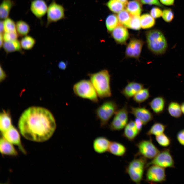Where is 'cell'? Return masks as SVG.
I'll list each match as a JSON object with an SVG mask.
<instances>
[{
  "instance_id": "1",
  "label": "cell",
  "mask_w": 184,
  "mask_h": 184,
  "mask_svg": "<svg viewBox=\"0 0 184 184\" xmlns=\"http://www.w3.org/2000/svg\"><path fill=\"white\" fill-rule=\"evenodd\" d=\"M18 127L20 133L26 139L42 142L52 137L56 129V124L49 111L42 107H32L22 113Z\"/></svg>"
},
{
  "instance_id": "3",
  "label": "cell",
  "mask_w": 184,
  "mask_h": 184,
  "mask_svg": "<svg viewBox=\"0 0 184 184\" xmlns=\"http://www.w3.org/2000/svg\"><path fill=\"white\" fill-rule=\"evenodd\" d=\"M148 47L153 53L156 54L164 53L167 48L166 39L161 31L153 29L147 31L146 33Z\"/></svg>"
},
{
  "instance_id": "4",
  "label": "cell",
  "mask_w": 184,
  "mask_h": 184,
  "mask_svg": "<svg viewBox=\"0 0 184 184\" xmlns=\"http://www.w3.org/2000/svg\"><path fill=\"white\" fill-rule=\"evenodd\" d=\"M73 89L74 94L80 98L95 103L98 102V96L90 80H82L75 83Z\"/></svg>"
},
{
  "instance_id": "29",
  "label": "cell",
  "mask_w": 184,
  "mask_h": 184,
  "mask_svg": "<svg viewBox=\"0 0 184 184\" xmlns=\"http://www.w3.org/2000/svg\"><path fill=\"white\" fill-rule=\"evenodd\" d=\"M150 97L149 88H143L133 97V100L139 105L147 100Z\"/></svg>"
},
{
  "instance_id": "51",
  "label": "cell",
  "mask_w": 184,
  "mask_h": 184,
  "mask_svg": "<svg viewBox=\"0 0 184 184\" xmlns=\"http://www.w3.org/2000/svg\"><path fill=\"white\" fill-rule=\"evenodd\" d=\"M124 4V5L128 2V0H117Z\"/></svg>"
},
{
  "instance_id": "21",
  "label": "cell",
  "mask_w": 184,
  "mask_h": 184,
  "mask_svg": "<svg viewBox=\"0 0 184 184\" xmlns=\"http://www.w3.org/2000/svg\"><path fill=\"white\" fill-rule=\"evenodd\" d=\"M0 152L3 155L14 156L18 154L13 144L3 136L0 140Z\"/></svg>"
},
{
  "instance_id": "15",
  "label": "cell",
  "mask_w": 184,
  "mask_h": 184,
  "mask_svg": "<svg viewBox=\"0 0 184 184\" xmlns=\"http://www.w3.org/2000/svg\"><path fill=\"white\" fill-rule=\"evenodd\" d=\"M48 8L45 0H32L31 3L30 9L37 18L41 20L47 13Z\"/></svg>"
},
{
  "instance_id": "39",
  "label": "cell",
  "mask_w": 184,
  "mask_h": 184,
  "mask_svg": "<svg viewBox=\"0 0 184 184\" xmlns=\"http://www.w3.org/2000/svg\"><path fill=\"white\" fill-rule=\"evenodd\" d=\"M162 17L165 22L169 23L171 22L174 19V13L171 9H165L162 11Z\"/></svg>"
},
{
  "instance_id": "16",
  "label": "cell",
  "mask_w": 184,
  "mask_h": 184,
  "mask_svg": "<svg viewBox=\"0 0 184 184\" xmlns=\"http://www.w3.org/2000/svg\"><path fill=\"white\" fill-rule=\"evenodd\" d=\"M111 35L117 43L123 45L126 43L129 35L126 27L119 23L112 31Z\"/></svg>"
},
{
  "instance_id": "35",
  "label": "cell",
  "mask_w": 184,
  "mask_h": 184,
  "mask_svg": "<svg viewBox=\"0 0 184 184\" xmlns=\"http://www.w3.org/2000/svg\"><path fill=\"white\" fill-rule=\"evenodd\" d=\"M106 5L111 11L116 13L123 10L125 6L124 4L117 0H109Z\"/></svg>"
},
{
  "instance_id": "17",
  "label": "cell",
  "mask_w": 184,
  "mask_h": 184,
  "mask_svg": "<svg viewBox=\"0 0 184 184\" xmlns=\"http://www.w3.org/2000/svg\"><path fill=\"white\" fill-rule=\"evenodd\" d=\"M166 102V99L164 97L159 96L154 98L148 104L154 113L159 115L165 110Z\"/></svg>"
},
{
  "instance_id": "18",
  "label": "cell",
  "mask_w": 184,
  "mask_h": 184,
  "mask_svg": "<svg viewBox=\"0 0 184 184\" xmlns=\"http://www.w3.org/2000/svg\"><path fill=\"white\" fill-rule=\"evenodd\" d=\"M144 85L135 82H128L127 84L120 91L128 100L133 97L139 90L144 88Z\"/></svg>"
},
{
  "instance_id": "26",
  "label": "cell",
  "mask_w": 184,
  "mask_h": 184,
  "mask_svg": "<svg viewBox=\"0 0 184 184\" xmlns=\"http://www.w3.org/2000/svg\"><path fill=\"white\" fill-rule=\"evenodd\" d=\"M12 125L11 118L8 112L3 110L0 115V129L1 133L6 131Z\"/></svg>"
},
{
  "instance_id": "9",
  "label": "cell",
  "mask_w": 184,
  "mask_h": 184,
  "mask_svg": "<svg viewBox=\"0 0 184 184\" xmlns=\"http://www.w3.org/2000/svg\"><path fill=\"white\" fill-rule=\"evenodd\" d=\"M129 112L127 103L122 108L118 109L109 125L110 130L119 131L124 128L128 123Z\"/></svg>"
},
{
  "instance_id": "24",
  "label": "cell",
  "mask_w": 184,
  "mask_h": 184,
  "mask_svg": "<svg viewBox=\"0 0 184 184\" xmlns=\"http://www.w3.org/2000/svg\"><path fill=\"white\" fill-rule=\"evenodd\" d=\"M2 47L7 53L15 52H19L22 53V49L20 41L18 39L12 41L4 42Z\"/></svg>"
},
{
  "instance_id": "25",
  "label": "cell",
  "mask_w": 184,
  "mask_h": 184,
  "mask_svg": "<svg viewBox=\"0 0 184 184\" xmlns=\"http://www.w3.org/2000/svg\"><path fill=\"white\" fill-rule=\"evenodd\" d=\"M167 109L169 114L175 118H179L182 114L181 105L175 101H172L168 104Z\"/></svg>"
},
{
  "instance_id": "38",
  "label": "cell",
  "mask_w": 184,
  "mask_h": 184,
  "mask_svg": "<svg viewBox=\"0 0 184 184\" xmlns=\"http://www.w3.org/2000/svg\"><path fill=\"white\" fill-rule=\"evenodd\" d=\"M141 27L140 16L131 15L129 28L135 30H139Z\"/></svg>"
},
{
  "instance_id": "7",
  "label": "cell",
  "mask_w": 184,
  "mask_h": 184,
  "mask_svg": "<svg viewBox=\"0 0 184 184\" xmlns=\"http://www.w3.org/2000/svg\"><path fill=\"white\" fill-rule=\"evenodd\" d=\"M65 9L63 6L57 3L56 0H52L48 6L47 13L46 27L51 24L65 18Z\"/></svg>"
},
{
  "instance_id": "13",
  "label": "cell",
  "mask_w": 184,
  "mask_h": 184,
  "mask_svg": "<svg viewBox=\"0 0 184 184\" xmlns=\"http://www.w3.org/2000/svg\"><path fill=\"white\" fill-rule=\"evenodd\" d=\"M130 108L129 113L140 120L144 125H146L154 119L152 113L145 107H134L130 106Z\"/></svg>"
},
{
  "instance_id": "30",
  "label": "cell",
  "mask_w": 184,
  "mask_h": 184,
  "mask_svg": "<svg viewBox=\"0 0 184 184\" xmlns=\"http://www.w3.org/2000/svg\"><path fill=\"white\" fill-rule=\"evenodd\" d=\"M167 126L159 122H155L146 133L149 136H156L163 133Z\"/></svg>"
},
{
  "instance_id": "12",
  "label": "cell",
  "mask_w": 184,
  "mask_h": 184,
  "mask_svg": "<svg viewBox=\"0 0 184 184\" xmlns=\"http://www.w3.org/2000/svg\"><path fill=\"white\" fill-rule=\"evenodd\" d=\"M2 136L13 144L17 146L24 154L26 151L22 145L20 135L17 130L13 125L6 131L1 133Z\"/></svg>"
},
{
  "instance_id": "22",
  "label": "cell",
  "mask_w": 184,
  "mask_h": 184,
  "mask_svg": "<svg viewBox=\"0 0 184 184\" xmlns=\"http://www.w3.org/2000/svg\"><path fill=\"white\" fill-rule=\"evenodd\" d=\"M15 4L13 0H2L0 5V17L4 20L9 17L10 11Z\"/></svg>"
},
{
  "instance_id": "33",
  "label": "cell",
  "mask_w": 184,
  "mask_h": 184,
  "mask_svg": "<svg viewBox=\"0 0 184 184\" xmlns=\"http://www.w3.org/2000/svg\"><path fill=\"white\" fill-rule=\"evenodd\" d=\"M20 41L22 49L26 50L32 49L36 43L35 39L33 37L28 35L22 37Z\"/></svg>"
},
{
  "instance_id": "10",
  "label": "cell",
  "mask_w": 184,
  "mask_h": 184,
  "mask_svg": "<svg viewBox=\"0 0 184 184\" xmlns=\"http://www.w3.org/2000/svg\"><path fill=\"white\" fill-rule=\"evenodd\" d=\"M136 145L138 149V154L146 159H153L160 151L153 143L151 139L141 140Z\"/></svg>"
},
{
  "instance_id": "43",
  "label": "cell",
  "mask_w": 184,
  "mask_h": 184,
  "mask_svg": "<svg viewBox=\"0 0 184 184\" xmlns=\"http://www.w3.org/2000/svg\"><path fill=\"white\" fill-rule=\"evenodd\" d=\"M176 138L179 143L184 146V129L179 131L176 135Z\"/></svg>"
},
{
  "instance_id": "34",
  "label": "cell",
  "mask_w": 184,
  "mask_h": 184,
  "mask_svg": "<svg viewBox=\"0 0 184 184\" xmlns=\"http://www.w3.org/2000/svg\"><path fill=\"white\" fill-rule=\"evenodd\" d=\"M117 16L114 14L109 15L106 18L105 23L108 32H111L119 23Z\"/></svg>"
},
{
  "instance_id": "2",
  "label": "cell",
  "mask_w": 184,
  "mask_h": 184,
  "mask_svg": "<svg viewBox=\"0 0 184 184\" xmlns=\"http://www.w3.org/2000/svg\"><path fill=\"white\" fill-rule=\"evenodd\" d=\"M89 76L90 80L100 98L103 99L111 96L110 76L108 70H102L90 74Z\"/></svg>"
},
{
  "instance_id": "23",
  "label": "cell",
  "mask_w": 184,
  "mask_h": 184,
  "mask_svg": "<svg viewBox=\"0 0 184 184\" xmlns=\"http://www.w3.org/2000/svg\"><path fill=\"white\" fill-rule=\"evenodd\" d=\"M108 151L115 155L122 156L125 154L126 149L122 144L116 141H112L110 142Z\"/></svg>"
},
{
  "instance_id": "37",
  "label": "cell",
  "mask_w": 184,
  "mask_h": 184,
  "mask_svg": "<svg viewBox=\"0 0 184 184\" xmlns=\"http://www.w3.org/2000/svg\"><path fill=\"white\" fill-rule=\"evenodd\" d=\"M4 32H17L16 23L12 18L8 17L3 20Z\"/></svg>"
},
{
  "instance_id": "45",
  "label": "cell",
  "mask_w": 184,
  "mask_h": 184,
  "mask_svg": "<svg viewBox=\"0 0 184 184\" xmlns=\"http://www.w3.org/2000/svg\"><path fill=\"white\" fill-rule=\"evenodd\" d=\"M7 77L5 71L4 70L1 65L0 67V81L1 82L4 80Z\"/></svg>"
},
{
  "instance_id": "50",
  "label": "cell",
  "mask_w": 184,
  "mask_h": 184,
  "mask_svg": "<svg viewBox=\"0 0 184 184\" xmlns=\"http://www.w3.org/2000/svg\"><path fill=\"white\" fill-rule=\"evenodd\" d=\"M180 105L182 113L184 114V102L182 103Z\"/></svg>"
},
{
  "instance_id": "49",
  "label": "cell",
  "mask_w": 184,
  "mask_h": 184,
  "mask_svg": "<svg viewBox=\"0 0 184 184\" xmlns=\"http://www.w3.org/2000/svg\"><path fill=\"white\" fill-rule=\"evenodd\" d=\"M4 40L2 34L0 33V48L2 47L3 45L4 42Z\"/></svg>"
},
{
  "instance_id": "6",
  "label": "cell",
  "mask_w": 184,
  "mask_h": 184,
  "mask_svg": "<svg viewBox=\"0 0 184 184\" xmlns=\"http://www.w3.org/2000/svg\"><path fill=\"white\" fill-rule=\"evenodd\" d=\"M118 106L113 100L104 102L96 109L95 113L97 118L99 121L100 126H106L108 121L118 109Z\"/></svg>"
},
{
  "instance_id": "48",
  "label": "cell",
  "mask_w": 184,
  "mask_h": 184,
  "mask_svg": "<svg viewBox=\"0 0 184 184\" xmlns=\"http://www.w3.org/2000/svg\"><path fill=\"white\" fill-rule=\"evenodd\" d=\"M0 24V33L3 34L4 32V26L3 20H1Z\"/></svg>"
},
{
  "instance_id": "14",
  "label": "cell",
  "mask_w": 184,
  "mask_h": 184,
  "mask_svg": "<svg viewBox=\"0 0 184 184\" xmlns=\"http://www.w3.org/2000/svg\"><path fill=\"white\" fill-rule=\"evenodd\" d=\"M143 42L136 38L131 39L127 45L125 54L127 57L138 59L141 52Z\"/></svg>"
},
{
  "instance_id": "40",
  "label": "cell",
  "mask_w": 184,
  "mask_h": 184,
  "mask_svg": "<svg viewBox=\"0 0 184 184\" xmlns=\"http://www.w3.org/2000/svg\"><path fill=\"white\" fill-rule=\"evenodd\" d=\"M3 35L4 42L12 41L18 39L19 37L17 32H4Z\"/></svg>"
},
{
  "instance_id": "31",
  "label": "cell",
  "mask_w": 184,
  "mask_h": 184,
  "mask_svg": "<svg viewBox=\"0 0 184 184\" xmlns=\"http://www.w3.org/2000/svg\"><path fill=\"white\" fill-rule=\"evenodd\" d=\"M140 22L142 28L147 29L153 26L156 21L155 18L150 14L146 13L141 15L140 17Z\"/></svg>"
},
{
  "instance_id": "44",
  "label": "cell",
  "mask_w": 184,
  "mask_h": 184,
  "mask_svg": "<svg viewBox=\"0 0 184 184\" xmlns=\"http://www.w3.org/2000/svg\"><path fill=\"white\" fill-rule=\"evenodd\" d=\"M134 122L137 128L140 132L142 130L143 126V123L140 120L136 118L135 119Z\"/></svg>"
},
{
  "instance_id": "41",
  "label": "cell",
  "mask_w": 184,
  "mask_h": 184,
  "mask_svg": "<svg viewBox=\"0 0 184 184\" xmlns=\"http://www.w3.org/2000/svg\"><path fill=\"white\" fill-rule=\"evenodd\" d=\"M162 11L159 7H153L150 11V15L154 18H157L162 16Z\"/></svg>"
},
{
  "instance_id": "42",
  "label": "cell",
  "mask_w": 184,
  "mask_h": 184,
  "mask_svg": "<svg viewBox=\"0 0 184 184\" xmlns=\"http://www.w3.org/2000/svg\"><path fill=\"white\" fill-rule=\"evenodd\" d=\"M141 1L144 4L154 5L162 8L164 7L159 0H141Z\"/></svg>"
},
{
  "instance_id": "28",
  "label": "cell",
  "mask_w": 184,
  "mask_h": 184,
  "mask_svg": "<svg viewBox=\"0 0 184 184\" xmlns=\"http://www.w3.org/2000/svg\"><path fill=\"white\" fill-rule=\"evenodd\" d=\"M17 32L19 37H23L28 35L30 30L29 25L22 20H18L16 22Z\"/></svg>"
},
{
  "instance_id": "27",
  "label": "cell",
  "mask_w": 184,
  "mask_h": 184,
  "mask_svg": "<svg viewBox=\"0 0 184 184\" xmlns=\"http://www.w3.org/2000/svg\"><path fill=\"white\" fill-rule=\"evenodd\" d=\"M126 10L132 15H140L142 11L141 6L137 0L129 1L125 5Z\"/></svg>"
},
{
  "instance_id": "19",
  "label": "cell",
  "mask_w": 184,
  "mask_h": 184,
  "mask_svg": "<svg viewBox=\"0 0 184 184\" xmlns=\"http://www.w3.org/2000/svg\"><path fill=\"white\" fill-rule=\"evenodd\" d=\"M110 141L106 138L99 137L94 140L93 146L95 151L99 154L103 153L108 151Z\"/></svg>"
},
{
  "instance_id": "32",
  "label": "cell",
  "mask_w": 184,
  "mask_h": 184,
  "mask_svg": "<svg viewBox=\"0 0 184 184\" xmlns=\"http://www.w3.org/2000/svg\"><path fill=\"white\" fill-rule=\"evenodd\" d=\"M117 17L120 24L129 28L131 15L126 10L123 9L119 12Z\"/></svg>"
},
{
  "instance_id": "8",
  "label": "cell",
  "mask_w": 184,
  "mask_h": 184,
  "mask_svg": "<svg viewBox=\"0 0 184 184\" xmlns=\"http://www.w3.org/2000/svg\"><path fill=\"white\" fill-rule=\"evenodd\" d=\"M174 161L169 149L165 148L160 151L157 155L147 163L146 168L152 165L163 168L175 167Z\"/></svg>"
},
{
  "instance_id": "5",
  "label": "cell",
  "mask_w": 184,
  "mask_h": 184,
  "mask_svg": "<svg viewBox=\"0 0 184 184\" xmlns=\"http://www.w3.org/2000/svg\"><path fill=\"white\" fill-rule=\"evenodd\" d=\"M139 155L140 157H138L136 155L129 163L126 169V172L131 180L137 184L140 183L142 180L147 163L146 158Z\"/></svg>"
},
{
  "instance_id": "36",
  "label": "cell",
  "mask_w": 184,
  "mask_h": 184,
  "mask_svg": "<svg viewBox=\"0 0 184 184\" xmlns=\"http://www.w3.org/2000/svg\"><path fill=\"white\" fill-rule=\"evenodd\" d=\"M156 140L159 145L163 147H168L171 143V139L164 133L156 136Z\"/></svg>"
},
{
  "instance_id": "47",
  "label": "cell",
  "mask_w": 184,
  "mask_h": 184,
  "mask_svg": "<svg viewBox=\"0 0 184 184\" xmlns=\"http://www.w3.org/2000/svg\"><path fill=\"white\" fill-rule=\"evenodd\" d=\"M66 65L65 63L63 61H61L58 64L59 67L62 70L65 69L66 67Z\"/></svg>"
},
{
  "instance_id": "11",
  "label": "cell",
  "mask_w": 184,
  "mask_h": 184,
  "mask_svg": "<svg viewBox=\"0 0 184 184\" xmlns=\"http://www.w3.org/2000/svg\"><path fill=\"white\" fill-rule=\"evenodd\" d=\"M148 169L146 175V181L151 183H162L166 180L165 168L152 165Z\"/></svg>"
},
{
  "instance_id": "46",
  "label": "cell",
  "mask_w": 184,
  "mask_h": 184,
  "mask_svg": "<svg viewBox=\"0 0 184 184\" xmlns=\"http://www.w3.org/2000/svg\"><path fill=\"white\" fill-rule=\"evenodd\" d=\"M161 3L166 6H172L174 5L175 0H159Z\"/></svg>"
},
{
  "instance_id": "20",
  "label": "cell",
  "mask_w": 184,
  "mask_h": 184,
  "mask_svg": "<svg viewBox=\"0 0 184 184\" xmlns=\"http://www.w3.org/2000/svg\"><path fill=\"white\" fill-rule=\"evenodd\" d=\"M140 132L136 127L134 121L130 119L124 128L123 136L129 140L132 141Z\"/></svg>"
}]
</instances>
